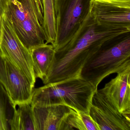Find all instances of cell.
<instances>
[{
  "mask_svg": "<svg viewBox=\"0 0 130 130\" xmlns=\"http://www.w3.org/2000/svg\"><path fill=\"white\" fill-rule=\"evenodd\" d=\"M2 21L0 54L2 57L8 58L20 70L35 87L36 78L30 51L22 43L5 14L2 17Z\"/></svg>",
  "mask_w": 130,
  "mask_h": 130,
  "instance_id": "obj_6",
  "label": "cell"
},
{
  "mask_svg": "<svg viewBox=\"0 0 130 130\" xmlns=\"http://www.w3.org/2000/svg\"><path fill=\"white\" fill-rule=\"evenodd\" d=\"M32 108L36 130H64L66 118L73 109L62 105Z\"/></svg>",
  "mask_w": 130,
  "mask_h": 130,
  "instance_id": "obj_11",
  "label": "cell"
},
{
  "mask_svg": "<svg viewBox=\"0 0 130 130\" xmlns=\"http://www.w3.org/2000/svg\"><path fill=\"white\" fill-rule=\"evenodd\" d=\"M43 5L44 28L46 44L53 45L56 39V15L55 0H42Z\"/></svg>",
  "mask_w": 130,
  "mask_h": 130,
  "instance_id": "obj_15",
  "label": "cell"
},
{
  "mask_svg": "<svg viewBox=\"0 0 130 130\" xmlns=\"http://www.w3.org/2000/svg\"><path fill=\"white\" fill-rule=\"evenodd\" d=\"M99 130L98 125L88 113L72 109L66 118L64 130Z\"/></svg>",
  "mask_w": 130,
  "mask_h": 130,
  "instance_id": "obj_14",
  "label": "cell"
},
{
  "mask_svg": "<svg viewBox=\"0 0 130 130\" xmlns=\"http://www.w3.org/2000/svg\"><path fill=\"white\" fill-rule=\"evenodd\" d=\"M92 0H55L56 39L53 45L55 51L71 40L90 14Z\"/></svg>",
  "mask_w": 130,
  "mask_h": 130,
  "instance_id": "obj_5",
  "label": "cell"
},
{
  "mask_svg": "<svg viewBox=\"0 0 130 130\" xmlns=\"http://www.w3.org/2000/svg\"><path fill=\"white\" fill-rule=\"evenodd\" d=\"M14 109L7 91L0 82V130H10Z\"/></svg>",
  "mask_w": 130,
  "mask_h": 130,
  "instance_id": "obj_16",
  "label": "cell"
},
{
  "mask_svg": "<svg viewBox=\"0 0 130 130\" xmlns=\"http://www.w3.org/2000/svg\"><path fill=\"white\" fill-rule=\"evenodd\" d=\"M6 78V73L4 59L0 54V81L4 80Z\"/></svg>",
  "mask_w": 130,
  "mask_h": 130,
  "instance_id": "obj_18",
  "label": "cell"
},
{
  "mask_svg": "<svg viewBox=\"0 0 130 130\" xmlns=\"http://www.w3.org/2000/svg\"><path fill=\"white\" fill-rule=\"evenodd\" d=\"M4 59L6 89L13 108L23 103H31L34 87L25 75L6 57Z\"/></svg>",
  "mask_w": 130,
  "mask_h": 130,
  "instance_id": "obj_10",
  "label": "cell"
},
{
  "mask_svg": "<svg viewBox=\"0 0 130 130\" xmlns=\"http://www.w3.org/2000/svg\"><path fill=\"white\" fill-rule=\"evenodd\" d=\"M130 66V32L105 42L86 62L80 76L96 89L106 77Z\"/></svg>",
  "mask_w": 130,
  "mask_h": 130,
  "instance_id": "obj_3",
  "label": "cell"
},
{
  "mask_svg": "<svg viewBox=\"0 0 130 130\" xmlns=\"http://www.w3.org/2000/svg\"><path fill=\"white\" fill-rule=\"evenodd\" d=\"M17 106V108L14 109L10 130H36L33 108L31 103H23Z\"/></svg>",
  "mask_w": 130,
  "mask_h": 130,
  "instance_id": "obj_13",
  "label": "cell"
},
{
  "mask_svg": "<svg viewBox=\"0 0 130 130\" xmlns=\"http://www.w3.org/2000/svg\"><path fill=\"white\" fill-rule=\"evenodd\" d=\"M89 114L99 130H130V115L119 112L98 89L93 96Z\"/></svg>",
  "mask_w": 130,
  "mask_h": 130,
  "instance_id": "obj_7",
  "label": "cell"
},
{
  "mask_svg": "<svg viewBox=\"0 0 130 130\" xmlns=\"http://www.w3.org/2000/svg\"><path fill=\"white\" fill-rule=\"evenodd\" d=\"M30 51L35 76L43 82L49 72L55 57L54 47L51 44L45 43L32 48Z\"/></svg>",
  "mask_w": 130,
  "mask_h": 130,
  "instance_id": "obj_12",
  "label": "cell"
},
{
  "mask_svg": "<svg viewBox=\"0 0 130 130\" xmlns=\"http://www.w3.org/2000/svg\"><path fill=\"white\" fill-rule=\"evenodd\" d=\"M90 13L100 25L130 28V0H92Z\"/></svg>",
  "mask_w": 130,
  "mask_h": 130,
  "instance_id": "obj_8",
  "label": "cell"
},
{
  "mask_svg": "<svg viewBox=\"0 0 130 130\" xmlns=\"http://www.w3.org/2000/svg\"><path fill=\"white\" fill-rule=\"evenodd\" d=\"M96 89L91 83L76 77L34 88L31 104L32 107L65 105L77 111L89 114Z\"/></svg>",
  "mask_w": 130,
  "mask_h": 130,
  "instance_id": "obj_2",
  "label": "cell"
},
{
  "mask_svg": "<svg viewBox=\"0 0 130 130\" xmlns=\"http://www.w3.org/2000/svg\"><path fill=\"white\" fill-rule=\"evenodd\" d=\"M99 90L119 112L130 115V66Z\"/></svg>",
  "mask_w": 130,
  "mask_h": 130,
  "instance_id": "obj_9",
  "label": "cell"
},
{
  "mask_svg": "<svg viewBox=\"0 0 130 130\" xmlns=\"http://www.w3.org/2000/svg\"><path fill=\"white\" fill-rule=\"evenodd\" d=\"M2 26H3V21L2 18L0 17V44L1 42L2 35Z\"/></svg>",
  "mask_w": 130,
  "mask_h": 130,
  "instance_id": "obj_19",
  "label": "cell"
},
{
  "mask_svg": "<svg viewBox=\"0 0 130 130\" xmlns=\"http://www.w3.org/2000/svg\"><path fill=\"white\" fill-rule=\"evenodd\" d=\"M130 28L99 24L90 14L71 40L56 51L44 84L80 76L87 60L108 40L127 32Z\"/></svg>",
  "mask_w": 130,
  "mask_h": 130,
  "instance_id": "obj_1",
  "label": "cell"
},
{
  "mask_svg": "<svg viewBox=\"0 0 130 130\" xmlns=\"http://www.w3.org/2000/svg\"><path fill=\"white\" fill-rule=\"evenodd\" d=\"M42 0H12L5 13L17 35L30 51L44 44Z\"/></svg>",
  "mask_w": 130,
  "mask_h": 130,
  "instance_id": "obj_4",
  "label": "cell"
},
{
  "mask_svg": "<svg viewBox=\"0 0 130 130\" xmlns=\"http://www.w3.org/2000/svg\"><path fill=\"white\" fill-rule=\"evenodd\" d=\"M12 0H0V17L2 18L5 14Z\"/></svg>",
  "mask_w": 130,
  "mask_h": 130,
  "instance_id": "obj_17",
  "label": "cell"
}]
</instances>
